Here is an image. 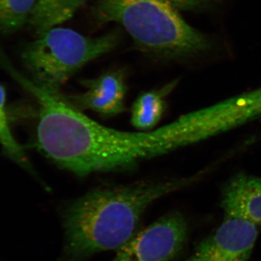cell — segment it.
<instances>
[{
	"label": "cell",
	"mask_w": 261,
	"mask_h": 261,
	"mask_svg": "<svg viewBox=\"0 0 261 261\" xmlns=\"http://www.w3.org/2000/svg\"><path fill=\"white\" fill-rule=\"evenodd\" d=\"M202 175L97 187L65 204L61 212L64 247L60 261H86L99 252L118 250L137 232L149 206Z\"/></svg>",
	"instance_id": "1"
},
{
	"label": "cell",
	"mask_w": 261,
	"mask_h": 261,
	"mask_svg": "<svg viewBox=\"0 0 261 261\" xmlns=\"http://www.w3.org/2000/svg\"><path fill=\"white\" fill-rule=\"evenodd\" d=\"M93 15L99 23L121 25L139 50L156 59L185 61L214 47L164 0H96Z\"/></svg>",
	"instance_id": "2"
},
{
	"label": "cell",
	"mask_w": 261,
	"mask_h": 261,
	"mask_svg": "<svg viewBox=\"0 0 261 261\" xmlns=\"http://www.w3.org/2000/svg\"><path fill=\"white\" fill-rule=\"evenodd\" d=\"M121 38L118 29L89 37L70 29L56 27L29 43L22 53V59L33 82L58 93L62 86L82 67L114 50Z\"/></svg>",
	"instance_id": "3"
},
{
	"label": "cell",
	"mask_w": 261,
	"mask_h": 261,
	"mask_svg": "<svg viewBox=\"0 0 261 261\" xmlns=\"http://www.w3.org/2000/svg\"><path fill=\"white\" fill-rule=\"evenodd\" d=\"M261 118V87L192 111L176 119L184 147L227 133Z\"/></svg>",
	"instance_id": "4"
},
{
	"label": "cell",
	"mask_w": 261,
	"mask_h": 261,
	"mask_svg": "<svg viewBox=\"0 0 261 261\" xmlns=\"http://www.w3.org/2000/svg\"><path fill=\"white\" fill-rule=\"evenodd\" d=\"M188 239L186 219L173 211L137 231L117 250L112 261L174 260L185 250Z\"/></svg>",
	"instance_id": "5"
},
{
	"label": "cell",
	"mask_w": 261,
	"mask_h": 261,
	"mask_svg": "<svg viewBox=\"0 0 261 261\" xmlns=\"http://www.w3.org/2000/svg\"><path fill=\"white\" fill-rule=\"evenodd\" d=\"M258 236V226L225 216L216 231L202 240L184 261H247Z\"/></svg>",
	"instance_id": "6"
},
{
	"label": "cell",
	"mask_w": 261,
	"mask_h": 261,
	"mask_svg": "<svg viewBox=\"0 0 261 261\" xmlns=\"http://www.w3.org/2000/svg\"><path fill=\"white\" fill-rule=\"evenodd\" d=\"M86 91L82 94L64 96L65 102L77 111H92L100 116L111 117L123 113L127 92L125 70L106 72L97 78L82 81Z\"/></svg>",
	"instance_id": "7"
},
{
	"label": "cell",
	"mask_w": 261,
	"mask_h": 261,
	"mask_svg": "<svg viewBox=\"0 0 261 261\" xmlns=\"http://www.w3.org/2000/svg\"><path fill=\"white\" fill-rule=\"evenodd\" d=\"M221 207L226 216L261 226V177L245 173L234 175L223 187Z\"/></svg>",
	"instance_id": "8"
},
{
	"label": "cell",
	"mask_w": 261,
	"mask_h": 261,
	"mask_svg": "<svg viewBox=\"0 0 261 261\" xmlns=\"http://www.w3.org/2000/svg\"><path fill=\"white\" fill-rule=\"evenodd\" d=\"M178 82V80L172 81L161 88L141 94L132 106V124L142 130L153 128L165 112L166 98L176 88Z\"/></svg>",
	"instance_id": "9"
},
{
	"label": "cell",
	"mask_w": 261,
	"mask_h": 261,
	"mask_svg": "<svg viewBox=\"0 0 261 261\" xmlns=\"http://www.w3.org/2000/svg\"><path fill=\"white\" fill-rule=\"evenodd\" d=\"M87 0H37L29 23L37 35L70 20Z\"/></svg>",
	"instance_id": "10"
},
{
	"label": "cell",
	"mask_w": 261,
	"mask_h": 261,
	"mask_svg": "<svg viewBox=\"0 0 261 261\" xmlns=\"http://www.w3.org/2000/svg\"><path fill=\"white\" fill-rule=\"evenodd\" d=\"M37 0H0V32H17L29 22Z\"/></svg>",
	"instance_id": "11"
},
{
	"label": "cell",
	"mask_w": 261,
	"mask_h": 261,
	"mask_svg": "<svg viewBox=\"0 0 261 261\" xmlns=\"http://www.w3.org/2000/svg\"><path fill=\"white\" fill-rule=\"evenodd\" d=\"M6 92L4 87L0 85V145L5 149L6 153L14 160L15 162L23 167L30 168L28 159L21 146L19 145L13 137L8 123L6 108Z\"/></svg>",
	"instance_id": "12"
},
{
	"label": "cell",
	"mask_w": 261,
	"mask_h": 261,
	"mask_svg": "<svg viewBox=\"0 0 261 261\" xmlns=\"http://www.w3.org/2000/svg\"><path fill=\"white\" fill-rule=\"evenodd\" d=\"M178 10L197 11L212 5L216 0H164Z\"/></svg>",
	"instance_id": "13"
}]
</instances>
